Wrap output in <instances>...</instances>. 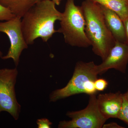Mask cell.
I'll list each match as a JSON object with an SVG mask.
<instances>
[{"instance_id":"obj_4","label":"cell","mask_w":128,"mask_h":128,"mask_svg":"<svg viewBox=\"0 0 128 128\" xmlns=\"http://www.w3.org/2000/svg\"><path fill=\"white\" fill-rule=\"evenodd\" d=\"M60 21L58 32L64 35L66 43L73 47L87 48L91 46L85 32V20L81 6L74 0H67Z\"/></svg>"},{"instance_id":"obj_20","label":"cell","mask_w":128,"mask_h":128,"mask_svg":"<svg viewBox=\"0 0 128 128\" xmlns=\"http://www.w3.org/2000/svg\"><path fill=\"white\" fill-rule=\"evenodd\" d=\"M124 95L128 101V89L127 91L124 94Z\"/></svg>"},{"instance_id":"obj_12","label":"cell","mask_w":128,"mask_h":128,"mask_svg":"<svg viewBox=\"0 0 128 128\" xmlns=\"http://www.w3.org/2000/svg\"><path fill=\"white\" fill-rule=\"evenodd\" d=\"M112 10L123 21L128 17V3L126 0H91Z\"/></svg>"},{"instance_id":"obj_5","label":"cell","mask_w":128,"mask_h":128,"mask_svg":"<svg viewBox=\"0 0 128 128\" xmlns=\"http://www.w3.org/2000/svg\"><path fill=\"white\" fill-rule=\"evenodd\" d=\"M66 115L71 120L60 121L58 128H101L107 120L99 111L95 94L90 95L88 105L84 109L68 112Z\"/></svg>"},{"instance_id":"obj_23","label":"cell","mask_w":128,"mask_h":128,"mask_svg":"<svg viewBox=\"0 0 128 128\" xmlns=\"http://www.w3.org/2000/svg\"><path fill=\"white\" fill-rule=\"evenodd\" d=\"M38 1L41 0H38Z\"/></svg>"},{"instance_id":"obj_22","label":"cell","mask_w":128,"mask_h":128,"mask_svg":"<svg viewBox=\"0 0 128 128\" xmlns=\"http://www.w3.org/2000/svg\"><path fill=\"white\" fill-rule=\"evenodd\" d=\"M126 1L127 2H128V0H126Z\"/></svg>"},{"instance_id":"obj_17","label":"cell","mask_w":128,"mask_h":128,"mask_svg":"<svg viewBox=\"0 0 128 128\" xmlns=\"http://www.w3.org/2000/svg\"><path fill=\"white\" fill-rule=\"evenodd\" d=\"M123 128L124 127H122L120 125H118V124L116 123L112 122L108 124H104L102 128Z\"/></svg>"},{"instance_id":"obj_7","label":"cell","mask_w":128,"mask_h":128,"mask_svg":"<svg viewBox=\"0 0 128 128\" xmlns=\"http://www.w3.org/2000/svg\"><path fill=\"white\" fill-rule=\"evenodd\" d=\"M21 20L22 18L15 16L8 20L0 22V32L6 34L10 42L7 54L1 58L4 60L12 59L16 66L19 64L22 51L28 46L22 30Z\"/></svg>"},{"instance_id":"obj_1","label":"cell","mask_w":128,"mask_h":128,"mask_svg":"<svg viewBox=\"0 0 128 128\" xmlns=\"http://www.w3.org/2000/svg\"><path fill=\"white\" fill-rule=\"evenodd\" d=\"M56 5L52 0L38 1L22 18V30L28 45L32 44L38 38L48 42L58 32L54 24L60 20L62 12L57 10Z\"/></svg>"},{"instance_id":"obj_21","label":"cell","mask_w":128,"mask_h":128,"mask_svg":"<svg viewBox=\"0 0 128 128\" xmlns=\"http://www.w3.org/2000/svg\"><path fill=\"white\" fill-rule=\"evenodd\" d=\"M2 55H3V54L1 51H0V57L1 58L2 57Z\"/></svg>"},{"instance_id":"obj_2","label":"cell","mask_w":128,"mask_h":128,"mask_svg":"<svg viewBox=\"0 0 128 128\" xmlns=\"http://www.w3.org/2000/svg\"><path fill=\"white\" fill-rule=\"evenodd\" d=\"M85 20V32L93 52L106 58L115 41L108 29L100 5L91 0H85L81 6Z\"/></svg>"},{"instance_id":"obj_13","label":"cell","mask_w":128,"mask_h":128,"mask_svg":"<svg viewBox=\"0 0 128 128\" xmlns=\"http://www.w3.org/2000/svg\"><path fill=\"white\" fill-rule=\"evenodd\" d=\"M118 118L128 124V101L123 94L122 105L118 116Z\"/></svg>"},{"instance_id":"obj_11","label":"cell","mask_w":128,"mask_h":128,"mask_svg":"<svg viewBox=\"0 0 128 128\" xmlns=\"http://www.w3.org/2000/svg\"><path fill=\"white\" fill-rule=\"evenodd\" d=\"M38 0H0V4L16 16L22 18Z\"/></svg>"},{"instance_id":"obj_3","label":"cell","mask_w":128,"mask_h":128,"mask_svg":"<svg viewBox=\"0 0 128 128\" xmlns=\"http://www.w3.org/2000/svg\"><path fill=\"white\" fill-rule=\"evenodd\" d=\"M98 74L96 65L93 61H79L76 64L73 76L64 87L51 92L50 102L56 101L81 93L90 95L96 94L97 91L94 82Z\"/></svg>"},{"instance_id":"obj_19","label":"cell","mask_w":128,"mask_h":128,"mask_svg":"<svg viewBox=\"0 0 128 128\" xmlns=\"http://www.w3.org/2000/svg\"><path fill=\"white\" fill-rule=\"evenodd\" d=\"M54 3H55L56 5L59 6L61 3V1L62 0H52Z\"/></svg>"},{"instance_id":"obj_15","label":"cell","mask_w":128,"mask_h":128,"mask_svg":"<svg viewBox=\"0 0 128 128\" xmlns=\"http://www.w3.org/2000/svg\"><path fill=\"white\" fill-rule=\"evenodd\" d=\"M94 85L97 91H102L107 87L108 83L107 81L104 79L98 78L95 81Z\"/></svg>"},{"instance_id":"obj_9","label":"cell","mask_w":128,"mask_h":128,"mask_svg":"<svg viewBox=\"0 0 128 128\" xmlns=\"http://www.w3.org/2000/svg\"><path fill=\"white\" fill-rule=\"evenodd\" d=\"M97 100L99 111L105 118H118L122 105L123 94L118 92L99 94Z\"/></svg>"},{"instance_id":"obj_14","label":"cell","mask_w":128,"mask_h":128,"mask_svg":"<svg viewBox=\"0 0 128 128\" xmlns=\"http://www.w3.org/2000/svg\"><path fill=\"white\" fill-rule=\"evenodd\" d=\"M15 16L9 10L0 4V22L8 20Z\"/></svg>"},{"instance_id":"obj_10","label":"cell","mask_w":128,"mask_h":128,"mask_svg":"<svg viewBox=\"0 0 128 128\" xmlns=\"http://www.w3.org/2000/svg\"><path fill=\"white\" fill-rule=\"evenodd\" d=\"M100 6L106 23L115 41L126 43V32L123 21L114 12Z\"/></svg>"},{"instance_id":"obj_16","label":"cell","mask_w":128,"mask_h":128,"mask_svg":"<svg viewBox=\"0 0 128 128\" xmlns=\"http://www.w3.org/2000/svg\"><path fill=\"white\" fill-rule=\"evenodd\" d=\"M38 128H50L52 123L47 118L38 119L36 121Z\"/></svg>"},{"instance_id":"obj_18","label":"cell","mask_w":128,"mask_h":128,"mask_svg":"<svg viewBox=\"0 0 128 128\" xmlns=\"http://www.w3.org/2000/svg\"><path fill=\"white\" fill-rule=\"evenodd\" d=\"M124 25L125 28V32H126V44L128 45V17L123 21Z\"/></svg>"},{"instance_id":"obj_8","label":"cell","mask_w":128,"mask_h":128,"mask_svg":"<svg viewBox=\"0 0 128 128\" xmlns=\"http://www.w3.org/2000/svg\"><path fill=\"white\" fill-rule=\"evenodd\" d=\"M128 64V44L115 41L106 58L96 65L97 71L98 74H102L110 69H114L124 73Z\"/></svg>"},{"instance_id":"obj_6","label":"cell","mask_w":128,"mask_h":128,"mask_svg":"<svg viewBox=\"0 0 128 128\" xmlns=\"http://www.w3.org/2000/svg\"><path fill=\"white\" fill-rule=\"evenodd\" d=\"M18 73L16 67L0 69V114L7 112L15 120L19 118L21 108L15 92Z\"/></svg>"}]
</instances>
